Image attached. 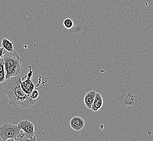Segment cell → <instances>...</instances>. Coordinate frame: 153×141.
I'll return each mask as SVG.
<instances>
[{
  "mask_svg": "<svg viewBox=\"0 0 153 141\" xmlns=\"http://www.w3.org/2000/svg\"><path fill=\"white\" fill-rule=\"evenodd\" d=\"M20 75L6 79L3 83V92L7 96L10 105L23 109L29 108L36 103L30 94H27L21 86Z\"/></svg>",
  "mask_w": 153,
  "mask_h": 141,
  "instance_id": "1",
  "label": "cell"
},
{
  "mask_svg": "<svg viewBox=\"0 0 153 141\" xmlns=\"http://www.w3.org/2000/svg\"><path fill=\"white\" fill-rule=\"evenodd\" d=\"M6 70V79L20 75L22 70V62L19 55H15L4 50L2 57Z\"/></svg>",
  "mask_w": 153,
  "mask_h": 141,
  "instance_id": "2",
  "label": "cell"
},
{
  "mask_svg": "<svg viewBox=\"0 0 153 141\" xmlns=\"http://www.w3.org/2000/svg\"><path fill=\"white\" fill-rule=\"evenodd\" d=\"M18 125L11 123H4L0 126V138L3 141H25L24 133Z\"/></svg>",
  "mask_w": 153,
  "mask_h": 141,
  "instance_id": "3",
  "label": "cell"
},
{
  "mask_svg": "<svg viewBox=\"0 0 153 141\" xmlns=\"http://www.w3.org/2000/svg\"><path fill=\"white\" fill-rule=\"evenodd\" d=\"M19 128L25 134V141H36L35 127L34 124L27 119L21 121L18 124Z\"/></svg>",
  "mask_w": 153,
  "mask_h": 141,
  "instance_id": "4",
  "label": "cell"
},
{
  "mask_svg": "<svg viewBox=\"0 0 153 141\" xmlns=\"http://www.w3.org/2000/svg\"><path fill=\"white\" fill-rule=\"evenodd\" d=\"M30 72L21 78V86L26 94H30L32 92L36 87L38 86L34 85V83L32 80L33 76V71L30 66Z\"/></svg>",
  "mask_w": 153,
  "mask_h": 141,
  "instance_id": "5",
  "label": "cell"
},
{
  "mask_svg": "<svg viewBox=\"0 0 153 141\" xmlns=\"http://www.w3.org/2000/svg\"><path fill=\"white\" fill-rule=\"evenodd\" d=\"M71 128L76 131H79L85 127V123L82 118L79 116H74L70 122Z\"/></svg>",
  "mask_w": 153,
  "mask_h": 141,
  "instance_id": "6",
  "label": "cell"
},
{
  "mask_svg": "<svg viewBox=\"0 0 153 141\" xmlns=\"http://www.w3.org/2000/svg\"><path fill=\"white\" fill-rule=\"evenodd\" d=\"M103 104V97L100 94L96 92L94 100L92 104L91 110L94 112L98 111L102 108Z\"/></svg>",
  "mask_w": 153,
  "mask_h": 141,
  "instance_id": "7",
  "label": "cell"
},
{
  "mask_svg": "<svg viewBox=\"0 0 153 141\" xmlns=\"http://www.w3.org/2000/svg\"><path fill=\"white\" fill-rule=\"evenodd\" d=\"M96 92L94 90L89 91L85 95L84 98V102L86 107L88 109H91L92 104L96 96Z\"/></svg>",
  "mask_w": 153,
  "mask_h": 141,
  "instance_id": "8",
  "label": "cell"
},
{
  "mask_svg": "<svg viewBox=\"0 0 153 141\" xmlns=\"http://www.w3.org/2000/svg\"><path fill=\"white\" fill-rule=\"evenodd\" d=\"M1 44L4 50L8 52L9 53L14 54L15 55H18V53L14 48V43L12 41H10L7 38H4L2 41Z\"/></svg>",
  "mask_w": 153,
  "mask_h": 141,
  "instance_id": "9",
  "label": "cell"
},
{
  "mask_svg": "<svg viewBox=\"0 0 153 141\" xmlns=\"http://www.w3.org/2000/svg\"><path fill=\"white\" fill-rule=\"evenodd\" d=\"M136 99L135 96L131 92H129L124 99V103L128 105H133L135 104Z\"/></svg>",
  "mask_w": 153,
  "mask_h": 141,
  "instance_id": "10",
  "label": "cell"
},
{
  "mask_svg": "<svg viewBox=\"0 0 153 141\" xmlns=\"http://www.w3.org/2000/svg\"><path fill=\"white\" fill-rule=\"evenodd\" d=\"M74 21L72 20L71 19H66L63 22V25L65 28L68 30H70L74 26Z\"/></svg>",
  "mask_w": 153,
  "mask_h": 141,
  "instance_id": "11",
  "label": "cell"
},
{
  "mask_svg": "<svg viewBox=\"0 0 153 141\" xmlns=\"http://www.w3.org/2000/svg\"><path fill=\"white\" fill-rule=\"evenodd\" d=\"M38 87V86H37ZM30 97L32 98L33 99L36 100L37 101L39 99V96H40V93H39V91L38 89L36 88L34 89V90L30 93Z\"/></svg>",
  "mask_w": 153,
  "mask_h": 141,
  "instance_id": "12",
  "label": "cell"
},
{
  "mask_svg": "<svg viewBox=\"0 0 153 141\" xmlns=\"http://www.w3.org/2000/svg\"><path fill=\"white\" fill-rule=\"evenodd\" d=\"M4 53V49L3 48V47H0V59L2 58V57L3 56Z\"/></svg>",
  "mask_w": 153,
  "mask_h": 141,
  "instance_id": "13",
  "label": "cell"
}]
</instances>
